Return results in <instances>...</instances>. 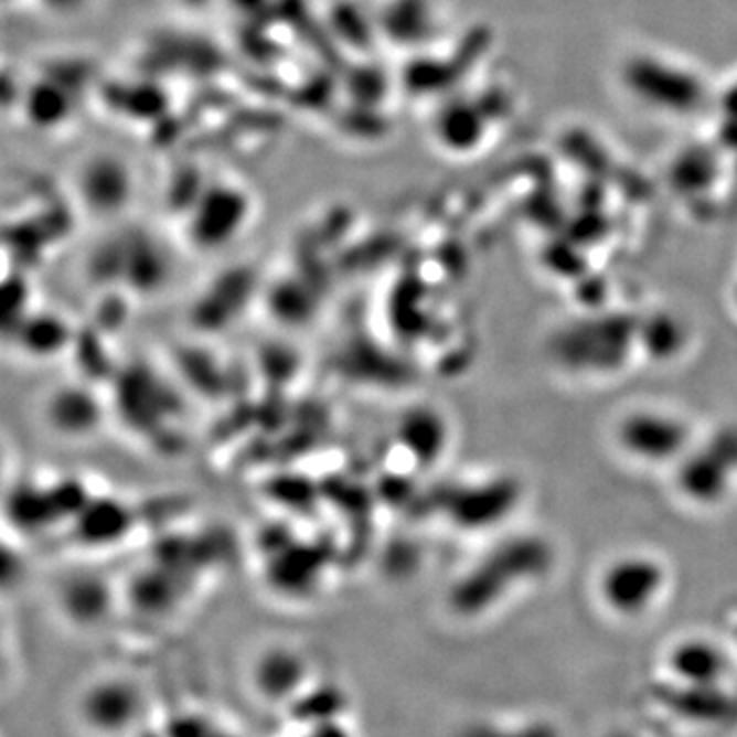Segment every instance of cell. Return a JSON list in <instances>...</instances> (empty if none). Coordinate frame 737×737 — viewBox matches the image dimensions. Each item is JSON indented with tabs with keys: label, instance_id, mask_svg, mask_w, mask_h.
Here are the masks:
<instances>
[{
	"label": "cell",
	"instance_id": "cell-1",
	"mask_svg": "<svg viewBox=\"0 0 737 737\" xmlns=\"http://www.w3.org/2000/svg\"><path fill=\"white\" fill-rule=\"evenodd\" d=\"M737 480V428H724L679 461L681 494L701 506L722 502Z\"/></svg>",
	"mask_w": 737,
	"mask_h": 737
},
{
	"label": "cell",
	"instance_id": "cell-2",
	"mask_svg": "<svg viewBox=\"0 0 737 737\" xmlns=\"http://www.w3.org/2000/svg\"><path fill=\"white\" fill-rule=\"evenodd\" d=\"M633 341H639V324L627 316L588 320L567 330L557 344V355L567 367L615 371L623 365Z\"/></svg>",
	"mask_w": 737,
	"mask_h": 737
},
{
	"label": "cell",
	"instance_id": "cell-3",
	"mask_svg": "<svg viewBox=\"0 0 737 737\" xmlns=\"http://www.w3.org/2000/svg\"><path fill=\"white\" fill-rule=\"evenodd\" d=\"M617 442L639 463L667 466L679 463L691 451V428L674 414L639 410L619 423Z\"/></svg>",
	"mask_w": 737,
	"mask_h": 737
},
{
	"label": "cell",
	"instance_id": "cell-4",
	"mask_svg": "<svg viewBox=\"0 0 737 737\" xmlns=\"http://www.w3.org/2000/svg\"><path fill=\"white\" fill-rule=\"evenodd\" d=\"M666 581V567L652 555H624L605 569L598 590L612 612L631 619L653 609Z\"/></svg>",
	"mask_w": 737,
	"mask_h": 737
},
{
	"label": "cell",
	"instance_id": "cell-5",
	"mask_svg": "<svg viewBox=\"0 0 737 737\" xmlns=\"http://www.w3.org/2000/svg\"><path fill=\"white\" fill-rule=\"evenodd\" d=\"M552 564V552L547 543L533 537L512 540L500 547L480 569L478 580L482 581L483 598L496 600L521 581L540 578Z\"/></svg>",
	"mask_w": 737,
	"mask_h": 737
},
{
	"label": "cell",
	"instance_id": "cell-6",
	"mask_svg": "<svg viewBox=\"0 0 737 737\" xmlns=\"http://www.w3.org/2000/svg\"><path fill=\"white\" fill-rule=\"evenodd\" d=\"M463 521L473 528L496 526L504 519H511L521 502V485L514 478H496L480 483L463 498Z\"/></svg>",
	"mask_w": 737,
	"mask_h": 737
},
{
	"label": "cell",
	"instance_id": "cell-7",
	"mask_svg": "<svg viewBox=\"0 0 737 737\" xmlns=\"http://www.w3.org/2000/svg\"><path fill=\"white\" fill-rule=\"evenodd\" d=\"M670 670L693 686H711L724 676V653L705 639H688L670 653Z\"/></svg>",
	"mask_w": 737,
	"mask_h": 737
},
{
	"label": "cell",
	"instance_id": "cell-8",
	"mask_svg": "<svg viewBox=\"0 0 737 737\" xmlns=\"http://www.w3.org/2000/svg\"><path fill=\"white\" fill-rule=\"evenodd\" d=\"M81 181L88 199L97 205H117L128 193V171L109 158L88 162Z\"/></svg>",
	"mask_w": 737,
	"mask_h": 737
},
{
	"label": "cell",
	"instance_id": "cell-9",
	"mask_svg": "<svg viewBox=\"0 0 737 737\" xmlns=\"http://www.w3.org/2000/svg\"><path fill=\"white\" fill-rule=\"evenodd\" d=\"M638 342L650 355L667 359L681 351L684 330L672 316H653L639 327Z\"/></svg>",
	"mask_w": 737,
	"mask_h": 737
},
{
	"label": "cell",
	"instance_id": "cell-10",
	"mask_svg": "<svg viewBox=\"0 0 737 737\" xmlns=\"http://www.w3.org/2000/svg\"><path fill=\"white\" fill-rule=\"evenodd\" d=\"M609 737H638V736H633V734H627V731H619V734H610Z\"/></svg>",
	"mask_w": 737,
	"mask_h": 737
}]
</instances>
